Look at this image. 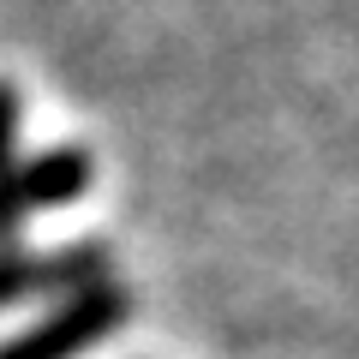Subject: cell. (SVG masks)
Listing matches in <instances>:
<instances>
[{
  "label": "cell",
  "mask_w": 359,
  "mask_h": 359,
  "mask_svg": "<svg viewBox=\"0 0 359 359\" xmlns=\"http://www.w3.org/2000/svg\"><path fill=\"white\" fill-rule=\"evenodd\" d=\"M126 318H132V287L114 276V282L90 287V294L60 299V306H54L48 318H36L30 330L6 335V341H0V359H78L96 341H108Z\"/></svg>",
  "instance_id": "1"
},
{
  "label": "cell",
  "mask_w": 359,
  "mask_h": 359,
  "mask_svg": "<svg viewBox=\"0 0 359 359\" xmlns=\"http://www.w3.org/2000/svg\"><path fill=\"white\" fill-rule=\"evenodd\" d=\"M102 282H114V245L102 233L72 240L60 252H0V311L25 306V299H48V294L72 299Z\"/></svg>",
  "instance_id": "2"
},
{
  "label": "cell",
  "mask_w": 359,
  "mask_h": 359,
  "mask_svg": "<svg viewBox=\"0 0 359 359\" xmlns=\"http://www.w3.org/2000/svg\"><path fill=\"white\" fill-rule=\"evenodd\" d=\"M90 180H96V156L84 144H54V150L18 162V204H25V216L30 210H66L90 192Z\"/></svg>",
  "instance_id": "3"
},
{
  "label": "cell",
  "mask_w": 359,
  "mask_h": 359,
  "mask_svg": "<svg viewBox=\"0 0 359 359\" xmlns=\"http://www.w3.org/2000/svg\"><path fill=\"white\" fill-rule=\"evenodd\" d=\"M25 240V204H18V90L0 78V252Z\"/></svg>",
  "instance_id": "4"
}]
</instances>
